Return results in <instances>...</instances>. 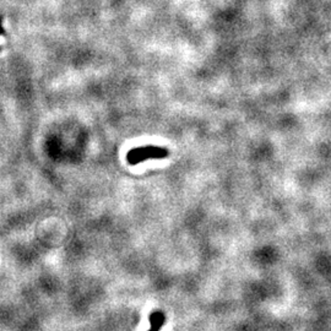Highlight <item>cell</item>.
Listing matches in <instances>:
<instances>
[{"instance_id":"6da1fadb","label":"cell","mask_w":331,"mask_h":331,"mask_svg":"<svg viewBox=\"0 0 331 331\" xmlns=\"http://www.w3.org/2000/svg\"><path fill=\"white\" fill-rule=\"evenodd\" d=\"M167 156L168 151L163 147L144 146L130 150L127 155V159L130 164H137L150 158H164Z\"/></svg>"},{"instance_id":"7a4b0ae2","label":"cell","mask_w":331,"mask_h":331,"mask_svg":"<svg viewBox=\"0 0 331 331\" xmlns=\"http://www.w3.org/2000/svg\"><path fill=\"white\" fill-rule=\"evenodd\" d=\"M150 323H151V329L158 331L159 328H161L164 323V315L161 312H155V313L151 314V316H150Z\"/></svg>"},{"instance_id":"3957f363","label":"cell","mask_w":331,"mask_h":331,"mask_svg":"<svg viewBox=\"0 0 331 331\" xmlns=\"http://www.w3.org/2000/svg\"><path fill=\"white\" fill-rule=\"evenodd\" d=\"M150 331H157V330H154V329H151V330H150Z\"/></svg>"}]
</instances>
